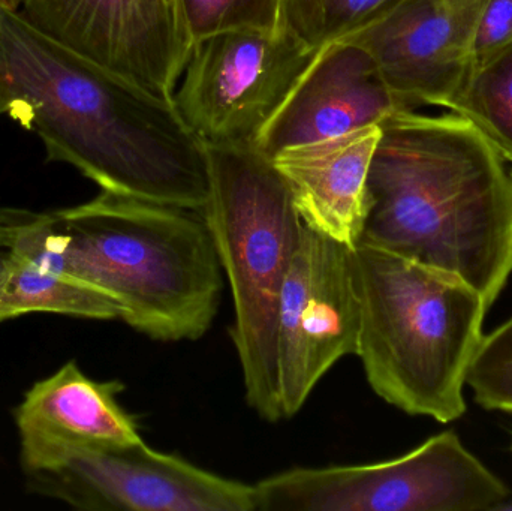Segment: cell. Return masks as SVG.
<instances>
[{
	"label": "cell",
	"mask_w": 512,
	"mask_h": 511,
	"mask_svg": "<svg viewBox=\"0 0 512 511\" xmlns=\"http://www.w3.org/2000/svg\"><path fill=\"white\" fill-rule=\"evenodd\" d=\"M254 488L255 511H487L510 497L453 431L391 461L291 468Z\"/></svg>",
	"instance_id": "8992f818"
},
{
	"label": "cell",
	"mask_w": 512,
	"mask_h": 511,
	"mask_svg": "<svg viewBox=\"0 0 512 511\" xmlns=\"http://www.w3.org/2000/svg\"><path fill=\"white\" fill-rule=\"evenodd\" d=\"M489 0H403L342 41L363 47L405 110L450 108L474 74L478 23Z\"/></svg>",
	"instance_id": "8fae6325"
},
{
	"label": "cell",
	"mask_w": 512,
	"mask_h": 511,
	"mask_svg": "<svg viewBox=\"0 0 512 511\" xmlns=\"http://www.w3.org/2000/svg\"><path fill=\"white\" fill-rule=\"evenodd\" d=\"M304 224L277 315V386L282 419H292L324 375L357 356L360 300L354 255Z\"/></svg>",
	"instance_id": "9c48e42d"
},
{
	"label": "cell",
	"mask_w": 512,
	"mask_h": 511,
	"mask_svg": "<svg viewBox=\"0 0 512 511\" xmlns=\"http://www.w3.org/2000/svg\"><path fill=\"white\" fill-rule=\"evenodd\" d=\"M315 54L280 29L218 33L195 45L174 105L206 146H255Z\"/></svg>",
	"instance_id": "ba28073f"
},
{
	"label": "cell",
	"mask_w": 512,
	"mask_h": 511,
	"mask_svg": "<svg viewBox=\"0 0 512 511\" xmlns=\"http://www.w3.org/2000/svg\"><path fill=\"white\" fill-rule=\"evenodd\" d=\"M27 491L90 511H255L254 485L146 443L20 455Z\"/></svg>",
	"instance_id": "52a82bcc"
},
{
	"label": "cell",
	"mask_w": 512,
	"mask_h": 511,
	"mask_svg": "<svg viewBox=\"0 0 512 511\" xmlns=\"http://www.w3.org/2000/svg\"><path fill=\"white\" fill-rule=\"evenodd\" d=\"M450 110L474 123L512 165V44L472 74Z\"/></svg>",
	"instance_id": "e0dca14e"
},
{
	"label": "cell",
	"mask_w": 512,
	"mask_h": 511,
	"mask_svg": "<svg viewBox=\"0 0 512 511\" xmlns=\"http://www.w3.org/2000/svg\"><path fill=\"white\" fill-rule=\"evenodd\" d=\"M357 357L373 392L409 416L441 423L466 413L469 368L489 311L463 279L360 242Z\"/></svg>",
	"instance_id": "277c9868"
},
{
	"label": "cell",
	"mask_w": 512,
	"mask_h": 511,
	"mask_svg": "<svg viewBox=\"0 0 512 511\" xmlns=\"http://www.w3.org/2000/svg\"><path fill=\"white\" fill-rule=\"evenodd\" d=\"M466 386L484 410L512 414V318L484 335Z\"/></svg>",
	"instance_id": "d6986e66"
},
{
	"label": "cell",
	"mask_w": 512,
	"mask_h": 511,
	"mask_svg": "<svg viewBox=\"0 0 512 511\" xmlns=\"http://www.w3.org/2000/svg\"><path fill=\"white\" fill-rule=\"evenodd\" d=\"M194 45L237 29L279 30V0H179Z\"/></svg>",
	"instance_id": "ac0fdd59"
},
{
	"label": "cell",
	"mask_w": 512,
	"mask_h": 511,
	"mask_svg": "<svg viewBox=\"0 0 512 511\" xmlns=\"http://www.w3.org/2000/svg\"><path fill=\"white\" fill-rule=\"evenodd\" d=\"M120 381H96L71 360L33 384L14 417L20 455L65 447L143 443L137 419L120 405Z\"/></svg>",
	"instance_id": "5bb4252c"
},
{
	"label": "cell",
	"mask_w": 512,
	"mask_h": 511,
	"mask_svg": "<svg viewBox=\"0 0 512 511\" xmlns=\"http://www.w3.org/2000/svg\"><path fill=\"white\" fill-rule=\"evenodd\" d=\"M0 116L41 138L101 191L203 210L206 144L174 101L102 68L0 6Z\"/></svg>",
	"instance_id": "6da1fadb"
},
{
	"label": "cell",
	"mask_w": 512,
	"mask_h": 511,
	"mask_svg": "<svg viewBox=\"0 0 512 511\" xmlns=\"http://www.w3.org/2000/svg\"><path fill=\"white\" fill-rule=\"evenodd\" d=\"M403 0H279V29L306 50L342 41L393 11Z\"/></svg>",
	"instance_id": "2e32d148"
},
{
	"label": "cell",
	"mask_w": 512,
	"mask_h": 511,
	"mask_svg": "<svg viewBox=\"0 0 512 511\" xmlns=\"http://www.w3.org/2000/svg\"><path fill=\"white\" fill-rule=\"evenodd\" d=\"M210 192L204 219L230 284L236 347L249 407L282 419L277 386V315L304 222L273 161L255 146H206Z\"/></svg>",
	"instance_id": "5b68a950"
},
{
	"label": "cell",
	"mask_w": 512,
	"mask_h": 511,
	"mask_svg": "<svg viewBox=\"0 0 512 511\" xmlns=\"http://www.w3.org/2000/svg\"><path fill=\"white\" fill-rule=\"evenodd\" d=\"M3 246V225L2 219H0V248Z\"/></svg>",
	"instance_id": "7402d4cb"
},
{
	"label": "cell",
	"mask_w": 512,
	"mask_h": 511,
	"mask_svg": "<svg viewBox=\"0 0 512 511\" xmlns=\"http://www.w3.org/2000/svg\"><path fill=\"white\" fill-rule=\"evenodd\" d=\"M30 312L87 320H122V306L86 282L44 269L29 258L0 248V323Z\"/></svg>",
	"instance_id": "9a60e30c"
},
{
	"label": "cell",
	"mask_w": 512,
	"mask_h": 511,
	"mask_svg": "<svg viewBox=\"0 0 512 511\" xmlns=\"http://www.w3.org/2000/svg\"><path fill=\"white\" fill-rule=\"evenodd\" d=\"M360 242L451 273L492 308L512 275V167L460 114L379 125Z\"/></svg>",
	"instance_id": "7a4b0ae2"
},
{
	"label": "cell",
	"mask_w": 512,
	"mask_h": 511,
	"mask_svg": "<svg viewBox=\"0 0 512 511\" xmlns=\"http://www.w3.org/2000/svg\"><path fill=\"white\" fill-rule=\"evenodd\" d=\"M42 35L173 101L194 42L179 0H18Z\"/></svg>",
	"instance_id": "30bf717a"
},
{
	"label": "cell",
	"mask_w": 512,
	"mask_h": 511,
	"mask_svg": "<svg viewBox=\"0 0 512 511\" xmlns=\"http://www.w3.org/2000/svg\"><path fill=\"white\" fill-rule=\"evenodd\" d=\"M512 44V0H489L474 45V72Z\"/></svg>",
	"instance_id": "ffe728a7"
},
{
	"label": "cell",
	"mask_w": 512,
	"mask_h": 511,
	"mask_svg": "<svg viewBox=\"0 0 512 511\" xmlns=\"http://www.w3.org/2000/svg\"><path fill=\"white\" fill-rule=\"evenodd\" d=\"M400 110L405 108L363 47L330 42L316 51L255 147L273 159L288 147L381 125Z\"/></svg>",
	"instance_id": "7c38bea8"
},
{
	"label": "cell",
	"mask_w": 512,
	"mask_h": 511,
	"mask_svg": "<svg viewBox=\"0 0 512 511\" xmlns=\"http://www.w3.org/2000/svg\"><path fill=\"white\" fill-rule=\"evenodd\" d=\"M3 248L113 296L122 321L161 342L197 341L224 272L201 210L101 191L53 213L0 210Z\"/></svg>",
	"instance_id": "3957f363"
},
{
	"label": "cell",
	"mask_w": 512,
	"mask_h": 511,
	"mask_svg": "<svg viewBox=\"0 0 512 511\" xmlns=\"http://www.w3.org/2000/svg\"><path fill=\"white\" fill-rule=\"evenodd\" d=\"M0 6H8V8H20L18 0H0Z\"/></svg>",
	"instance_id": "44dd1931"
},
{
	"label": "cell",
	"mask_w": 512,
	"mask_h": 511,
	"mask_svg": "<svg viewBox=\"0 0 512 511\" xmlns=\"http://www.w3.org/2000/svg\"><path fill=\"white\" fill-rule=\"evenodd\" d=\"M381 128L288 147L271 161L307 227L354 248L363 237L367 177Z\"/></svg>",
	"instance_id": "4fadbf2b"
}]
</instances>
